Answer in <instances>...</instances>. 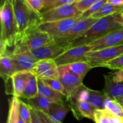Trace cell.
<instances>
[{
    "mask_svg": "<svg viewBox=\"0 0 123 123\" xmlns=\"http://www.w3.org/2000/svg\"><path fill=\"white\" fill-rule=\"evenodd\" d=\"M58 68L60 80L66 92V101L74 97L79 88L83 85L82 81L77 76L72 73L65 66H60Z\"/></svg>",
    "mask_w": 123,
    "mask_h": 123,
    "instance_id": "cell-7",
    "label": "cell"
},
{
    "mask_svg": "<svg viewBox=\"0 0 123 123\" xmlns=\"http://www.w3.org/2000/svg\"><path fill=\"white\" fill-rule=\"evenodd\" d=\"M58 66L55 60L45 59L38 60L34 66L32 72L38 78L60 79Z\"/></svg>",
    "mask_w": 123,
    "mask_h": 123,
    "instance_id": "cell-13",
    "label": "cell"
},
{
    "mask_svg": "<svg viewBox=\"0 0 123 123\" xmlns=\"http://www.w3.org/2000/svg\"><path fill=\"white\" fill-rule=\"evenodd\" d=\"M80 19H82L81 16L56 21L43 22L39 24L38 28L55 38L68 32Z\"/></svg>",
    "mask_w": 123,
    "mask_h": 123,
    "instance_id": "cell-6",
    "label": "cell"
},
{
    "mask_svg": "<svg viewBox=\"0 0 123 123\" xmlns=\"http://www.w3.org/2000/svg\"><path fill=\"white\" fill-rule=\"evenodd\" d=\"M28 104L30 107L35 110L41 111L48 114L51 102L38 94L36 97L26 100Z\"/></svg>",
    "mask_w": 123,
    "mask_h": 123,
    "instance_id": "cell-25",
    "label": "cell"
},
{
    "mask_svg": "<svg viewBox=\"0 0 123 123\" xmlns=\"http://www.w3.org/2000/svg\"><path fill=\"white\" fill-rule=\"evenodd\" d=\"M122 22H123V18L122 17Z\"/></svg>",
    "mask_w": 123,
    "mask_h": 123,
    "instance_id": "cell-44",
    "label": "cell"
},
{
    "mask_svg": "<svg viewBox=\"0 0 123 123\" xmlns=\"http://www.w3.org/2000/svg\"><path fill=\"white\" fill-rule=\"evenodd\" d=\"M60 0H43V8L40 13L46 12L52 8L53 6L57 3Z\"/></svg>",
    "mask_w": 123,
    "mask_h": 123,
    "instance_id": "cell-37",
    "label": "cell"
},
{
    "mask_svg": "<svg viewBox=\"0 0 123 123\" xmlns=\"http://www.w3.org/2000/svg\"><path fill=\"white\" fill-rule=\"evenodd\" d=\"M99 0H77L74 4L76 8L82 13L87 10L94 4Z\"/></svg>",
    "mask_w": 123,
    "mask_h": 123,
    "instance_id": "cell-33",
    "label": "cell"
},
{
    "mask_svg": "<svg viewBox=\"0 0 123 123\" xmlns=\"http://www.w3.org/2000/svg\"><path fill=\"white\" fill-rule=\"evenodd\" d=\"M108 2L117 6H123V0H108Z\"/></svg>",
    "mask_w": 123,
    "mask_h": 123,
    "instance_id": "cell-39",
    "label": "cell"
},
{
    "mask_svg": "<svg viewBox=\"0 0 123 123\" xmlns=\"http://www.w3.org/2000/svg\"><path fill=\"white\" fill-rule=\"evenodd\" d=\"M15 66L16 72L19 71L32 72L34 66L38 61L30 51L22 52L15 54H10Z\"/></svg>",
    "mask_w": 123,
    "mask_h": 123,
    "instance_id": "cell-15",
    "label": "cell"
},
{
    "mask_svg": "<svg viewBox=\"0 0 123 123\" xmlns=\"http://www.w3.org/2000/svg\"><path fill=\"white\" fill-rule=\"evenodd\" d=\"M16 73L15 66L12 56L7 52L0 54V75L6 82Z\"/></svg>",
    "mask_w": 123,
    "mask_h": 123,
    "instance_id": "cell-17",
    "label": "cell"
},
{
    "mask_svg": "<svg viewBox=\"0 0 123 123\" xmlns=\"http://www.w3.org/2000/svg\"><path fill=\"white\" fill-rule=\"evenodd\" d=\"M31 122L30 123H42V121L40 120L39 117L36 112L34 111L33 109L31 108Z\"/></svg>",
    "mask_w": 123,
    "mask_h": 123,
    "instance_id": "cell-38",
    "label": "cell"
},
{
    "mask_svg": "<svg viewBox=\"0 0 123 123\" xmlns=\"http://www.w3.org/2000/svg\"><path fill=\"white\" fill-rule=\"evenodd\" d=\"M122 11H123V6H117L107 2L103 5L99 11L92 14L91 17L94 19H99Z\"/></svg>",
    "mask_w": 123,
    "mask_h": 123,
    "instance_id": "cell-26",
    "label": "cell"
},
{
    "mask_svg": "<svg viewBox=\"0 0 123 123\" xmlns=\"http://www.w3.org/2000/svg\"><path fill=\"white\" fill-rule=\"evenodd\" d=\"M34 111L36 112L37 115L39 117L40 120L42 121V123H58L54 120H53L49 116V114H48L47 113L44 112L43 111H41L35 110V109H34Z\"/></svg>",
    "mask_w": 123,
    "mask_h": 123,
    "instance_id": "cell-35",
    "label": "cell"
},
{
    "mask_svg": "<svg viewBox=\"0 0 123 123\" xmlns=\"http://www.w3.org/2000/svg\"><path fill=\"white\" fill-rule=\"evenodd\" d=\"M98 67H106L112 70H118L123 68V54L111 60L103 62Z\"/></svg>",
    "mask_w": 123,
    "mask_h": 123,
    "instance_id": "cell-30",
    "label": "cell"
},
{
    "mask_svg": "<svg viewBox=\"0 0 123 123\" xmlns=\"http://www.w3.org/2000/svg\"><path fill=\"white\" fill-rule=\"evenodd\" d=\"M108 2V0H99L94 4L90 8H89L87 10L83 12L81 14L82 19H85L91 17L94 13H97L98 11L100 10V8L103 7V5Z\"/></svg>",
    "mask_w": 123,
    "mask_h": 123,
    "instance_id": "cell-32",
    "label": "cell"
},
{
    "mask_svg": "<svg viewBox=\"0 0 123 123\" xmlns=\"http://www.w3.org/2000/svg\"><path fill=\"white\" fill-rule=\"evenodd\" d=\"M64 66L82 80H84L89 71L93 68L91 64L88 61H78Z\"/></svg>",
    "mask_w": 123,
    "mask_h": 123,
    "instance_id": "cell-22",
    "label": "cell"
},
{
    "mask_svg": "<svg viewBox=\"0 0 123 123\" xmlns=\"http://www.w3.org/2000/svg\"><path fill=\"white\" fill-rule=\"evenodd\" d=\"M123 54V44L105 48L97 51H91L86 54L88 62L92 67H98L100 64L115 58Z\"/></svg>",
    "mask_w": 123,
    "mask_h": 123,
    "instance_id": "cell-9",
    "label": "cell"
},
{
    "mask_svg": "<svg viewBox=\"0 0 123 123\" xmlns=\"http://www.w3.org/2000/svg\"><path fill=\"white\" fill-rule=\"evenodd\" d=\"M107 97L106 94L103 91H97L88 88L86 102L91 105L96 109H105V101Z\"/></svg>",
    "mask_w": 123,
    "mask_h": 123,
    "instance_id": "cell-21",
    "label": "cell"
},
{
    "mask_svg": "<svg viewBox=\"0 0 123 123\" xmlns=\"http://www.w3.org/2000/svg\"><path fill=\"white\" fill-rule=\"evenodd\" d=\"M17 123H27L26 122H25L20 116H19V118H18V121H17Z\"/></svg>",
    "mask_w": 123,
    "mask_h": 123,
    "instance_id": "cell-41",
    "label": "cell"
},
{
    "mask_svg": "<svg viewBox=\"0 0 123 123\" xmlns=\"http://www.w3.org/2000/svg\"><path fill=\"white\" fill-rule=\"evenodd\" d=\"M97 20L91 17L80 19L68 32L60 37L55 38L54 40L62 44H69L71 46V43L87 31Z\"/></svg>",
    "mask_w": 123,
    "mask_h": 123,
    "instance_id": "cell-10",
    "label": "cell"
},
{
    "mask_svg": "<svg viewBox=\"0 0 123 123\" xmlns=\"http://www.w3.org/2000/svg\"><path fill=\"white\" fill-rule=\"evenodd\" d=\"M71 111L69 105L64 103H55L51 102L49 108V116L58 123H62L66 115Z\"/></svg>",
    "mask_w": 123,
    "mask_h": 123,
    "instance_id": "cell-19",
    "label": "cell"
},
{
    "mask_svg": "<svg viewBox=\"0 0 123 123\" xmlns=\"http://www.w3.org/2000/svg\"><path fill=\"white\" fill-rule=\"evenodd\" d=\"M0 19V54H2L7 51V48H14L18 41L19 31L12 0H6L1 6Z\"/></svg>",
    "mask_w": 123,
    "mask_h": 123,
    "instance_id": "cell-2",
    "label": "cell"
},
{
    "mask_svg": "<svg viewBox=\"0 0 123 123\" xmlns=\"http://www.w3.org/2000/svg\"><path fill=\"white\" fill-rule=\"evenodd\" d=\"M6 1V0H0V2H1V5L3 4V3Z\"/></svg>",
    "mask_w": 123,
    "mask_h": 123,
    "instance_id": "cell-42",
    "label": "cell"
},
{
    "mask_svg": "<svg viewBox=\"0 0 123 123\" xmlns=\"http://www.w3.org/2000/svg\"><path fill=\"white\" fill-rule=\"evenodd\" d=\"M91 51L88 44L72 47L55 59L58 66H64L78 61H88L86 54Z\"/></svg>",
    "mask_w": 123,
    "mask_h": 123,
    "instance_id": "cell-8",
    "label": "cell"
},
{
    "mask_svg": "<svg viewBox=\"0 0 123 123\" xmlns=\"http://www.w3.org/2000/svg\"><path fill=\"white\" fill-rule=\"evenodd\" d=\"M121 16H122V17L123 18V11L122 12H121Z\"/></svg>",
    "mask_w": 123,
    "mask_h": 123,
    "instance_id": "cell-43",
    "label": "cell"
},
{
    "mask_svg": "<svg viewBox=\"0 0 123 123\" xmlns=\"http://www.w3.org/2000/svg\"><path fill=\"white\" fill-rule=\"evenodd\" d=\"M12 1H13V0H12Z\"/></svg>",
    "mask_w": 123,
    "mask_h": 123,
    "instance_id": "cell-45",
    "label": "cell"
},
{
    "mask_svg": "<svg viewBox=\"0 0 123 123\" xmlns=\"http://www.w3.org/2000/svg\"><path fill=\"white\" fill-rule=\"evenodd\" d=\"M67 102H69L71 111H72L74 117L78 120L86 118L90 120H94V112L96 109L90 103L85 100L72 98Z\"/></svg>",
    "mask_w": 123,
    "mask_h": 123,
    "instance_id": "cell-14",
    "label": "cell"
},
{
    "mask_svg": "<svg viewBox=\"0 0 123 123\" xmlns=\"http://www.w3.org/2000/svg\"><path fill=\"white\" fill-rule=\"evenodd\" d=\"M114 98L120 103V105L122 106L123 108V96H118V97H115Z\"/></svg>",
    "mask_w": 123,
    "mask_h": 123,
    "instance_id": "cell-40",
    "label": "cell"
},
{
    "mask_svg": "<svg viewBox=\"0 0 123 123\" xmlns=\"http://www.w3.org/2000/svg\"><path fill=\"white\" fill-rule=\"evenodd\" d=\"M70 48L69 44H62L54 40L49 44L32 50L31 52L38 60L45 59L55 60Z\"/></svg>",
    "mask_w": 123,
    "mask_h": 123,
    "instance_id": "cell-11",
    "label": "cell"
},
{
    "mask_svg": "<svg viewBox=\"0 0 123 123\" xmlns=\"http://www.w3.org/2000/svg\"><path fill=\"white\" fill-rule=\"evenodd\" d=\"M40 79L43 80L44 84H46L47 85L50 86L51 88L54 89L55 91L61 92L62 94H63L66 97L67 94H66V90H65L64 87L63 85L61 83V82L60 81V79L46 78H40Z\"/></svg>",
    "mask_w": 123,
    "mask_h": 123,
    "instance_id": "cell-31",
    "label": "cell"
},
{
    "mask_svg": "<svg viewBox=\"0 0 123 123\" xmlns=\"http://www.w3.org/2000/svg\"><path fill=\"white\" fill-rule=\"evenodd\" d=\"M54 41V38L44 31H41L38 26L26 32L14 47L11 54L22 52H32Z\"/></svg>",
    "mask_w": 123,
    "mask_h": 123,
    "instance_id": "cell-4",
    "label": "cell"
},
{
    "mask_svg": "<svg viewBox=\"0 0 123 123\" xmlns=\"http://www.w3.org/2000/svg\"><path fill=\"white\" fill-rule=\"evenodd\" d=\"M38 94L48 98L51 102L55 103H64V98L66 97L61 92L55 91L50 86L44 84L43 80L38 77Z\"/></svg>",
    "mask_w": 123,
    "mask_h": 123,
    "instance_id": "cell-18",
    "label": "cell"
},
{
    "mask_svg": "<svg viewBox=\"0 0 123 123\" xmlns=\"http://www.w3.org/2000/svg\"><path fill=\"white\" fill-rule=\"evenodd\" d=\"M82 13L76 8L74 3L64 5L40 13L41 22L43 23L76 18L81 16Z\"/></svg>",
    "mask_w": 123,
    "mask_h": 123,
    "instance_id": "cell-5",
    "label": "cell"
},
{
    "mask_svg": "<svg viewBox=\"0 0 123 123\" xmlns=\"http://www.w3.org/2000/svg\"><path fill=\"white\" fill-rule=\"evenodd\" d=\"M122 12L97 19L87 31L71 43V48L88 44L115 30L123 28Z\"/></svg>",
    "mask_w": 123,
    "mask_h": 123,
    "instance_id": "cell-1",
    "label": "cell"
},
{
    "mask_svg": "<svg viewBox=\"0 0 123 123\" xmlns=\"http://www.w3.org/2000/svg\"><path fill=\"white\" fill-rule=\"evenodd\" d=\"M123 44V27L88 44L91 51H97Z\"/></svg>",
    "mask_w": 123,
    "mask_h": 123,
    "instance_id": "cell-12",
    "label": "cell"
},
{
    "mask_svg": "<svg viewBox=\"0 0 123 123\" xmlns=\"http://www.w3.org/2000/svg\"><path fill=\"white\" fill-rule=\"evenodd\" d=\"M26 3L32 10L40 13L43 8V0H25Z\"/></svg>",
    "mask_w": 123,
    "mask_h": 123,
    "instance_id": "cell-34",
    "label": "cell"
},
{
    "mask_svg": "<svg viewBox=\"0 0 123 123\" xmlns=\"http://www.w3.org/2000/svg\"><path fill=\"white\" fill-rule=\"evenodd\" d=\"M18 103L19 98L13 96L9 103V110L7 123H17L19 116Z\"/></svg>",
    "mask_w": 123,
    "mask_h": 123,
    "instance_id": "cell-28",
    "label": "cell"
},
{
    "mask_svg": "<svg viewBox=\"0 0 123 123\" xmlns=\"http://www.w3.org/2000/svg\"><path fill=\"white\" fill-rule=\"evenodd\" d=\"M33 74L30 71H19L14 73L10 79L11 82L12 95L18 98H21L24 88L29 78Z\"/></svg>",
    "mask_w": 123,
    "mask_h": 123,
    "instance_id": "cell-16",
    "label": "cell"
},
{
    "mask_svg": "<svg viewBox=\"0 0 123 123\" xmlns=\"http://www.w3.org/2000/svg\"><path fill=\"white\" fill-rule=\"evenodd\" d=\"M105 109H108L115 115L123 118V108L114 98L107 96L105 101Z\"/></svg>",
    "mask_w": 123,
    "mask_h": 123,
    "instance_id": "cell-27",
    "label": "cell"
},
{
    "mask_svg": "<svg viewBox=\"0 0 123 123\" xmlns=\"http://www.w3.org/2000/svg\"><path fill=\"white\" fill-rule=\"evenodd\" d=\"M38 94V76L33 73L26 82L21 98L27 100L36 97Z\"/></svg>",
    "mask_w": 123,
    "mask_h": 123,
    "instance_id": "cell-24",
    "label": "cell"
},
{
    "mask_svg": "<svg viewBox=\"0 0 123 123\" xmlns=\"http://www.w3.org/2000/svg\"><path fill=\"white\" fill-rule=\"evenodd\" d=\"M105 80L103 91L107 96L113 98L123 96V82L114 83L108 74L105 75Z\"/></svg>",
    "mask_w": 123,
    "mask_h": 123,
    "instance_id": "cell-23",
    "label": "cell"
},
{
    "mask_svg": "<svg viewBox=\"0 0 123 123\" xmlns=\"http://www.w3.org/2000/svg\"><path fill=\"white\" fill-rule=\"evenodd\" d=\"M18 110L19 116L27 123H30L31 119V109L28 104H26L19 98Z\"/></svg>",
    "mask_w": 123,
    "mask_h": 123,
    "instance_id": "cell-29",
    "label": "cell"
},
{
    "mask_svg": "<svg viewBox=\"0 0 123 123\" xmlns=\"http://www.w3.org/2000/svg\"><path fill=\"white\" fill-rule=\"evenodd\" d=\"M109 78L114 83H119L123 82V68L117 70V72L108 74Z\"/></svg>",
    "mask_w": 123,
    "mask_h": 123,
    "instance_id": "cell-36",
    "label": "cell"
},
{
    "mask_svg": "<svg viewBox=\"0 0 123 123\" xmlns=\"http://www.w3.org/2000/svg\"><path fill=\"white\" fill-rule=\"evenodd\" d=\"M13 3L19 31L18 43L26 32L37 27L42 22L40 13L32 10L25 0H13Z\"/></svg>",
    "mask_w": 123,
    "mask_h": 123,
    "instance_id": "cell-3",
    "label": "cell"
},
{
    "mask_svg": "<svg viewBox=\"0 0 123 123\" xmlns=\"http://www.w3.org/2000/svg\"><path fill=\"white\" fill-rule=\"evenodd\" d=\"M94 121L96 123H123V118L115 115L108 109H96Z\"/></svg>",
    "mask_w": 123,
    "mask_h": 123,
    "instance_id": "cell-20",
    "label": "cell"
}]
</instances>
